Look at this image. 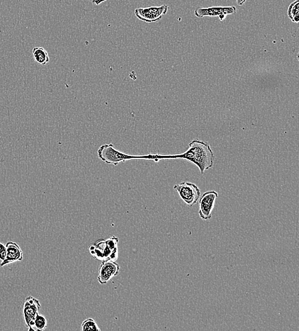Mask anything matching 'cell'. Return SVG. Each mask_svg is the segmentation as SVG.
Returning <instances> with one entry per match:
<instances>
[{"label": "cell", "mask_w": 299, "mask_h": 331, "mask_svg": "<svg viewBox=\"0 0 299 331\" xmlns=\"http://www.w3.org/2000/svg\"><path fill=\"white\" fill-rule=\"evenodd\" d=\"M47 326H48V321L46 318L43 315L37 313L33 320L32 331H44L46 330Z\"/></svg>", "instance_id": "13"}, {"label": "cell", "mask_w": 299, "mask_h": 331, "mask_svg": "<svg viewBox=\"0 0 299 331\" xmlns=\"http://www.w3.org/2000/svg\"><path fill=\"white\" fill-rule=\"evenodd\" d=\"M32 54L35 61L41 65H46L50 61L48 51L42 47L33 48Z\"/></svg>", "instance_id": "11"}, {"label": "cell", "mask_w": 299, "mask_h": 331, "mask_svg": "<svg viewBox=\"0 0 299 331\" xmlns=\"http://www.w3.org/2000/svg\"><path fill=\"white\" fill-rule=\"evenodd\" d=\"M40 308L41 304L39 300L31 295L26 297L23 306V316L28 331H32L33 320L39 313Z\"/></svg>", "instance_id": "9"}, {"label": "cell", "mask_w": 299, "mask_h": 331, "mask_svg": "<svg viewBox=\"0 0 299 331\" xmlns=\"http://www.w3.org/2000/svg\"><path fill=\"white\" fill-rule=\"evenodd\" d=\"M6 246L0 242V260L3 261L6 256Z\"/></svg>", "instance_id": "15"}, {"label": "cell", "mask_w": 299, "mask_h": 331, "mask_svg": "<svg viewBox=\"0 0 299 331\" xmlns=\"http://www.w3.org/2000/svg\"><path fill=\"white\" fill-rule=\"evenodd\" d=\"M107 1V0H92V3L95 4V5H99L100 4Z\"/></svg>", "instance_id": "16"}, {"label": "cell", "mask_w": 299, "mask_h": 331, "mask_svg": "<svg viewBox=\"0 0 299 331\" xmlns=\"http://www.w3.org/2000/svg\"><path fill=\"white\" fill-rule=\"evenodd\" d=\"M288 16L293 23L299 22V0L292 2L288 8Z\"/></svg>", "instance_id": "12"}, {"label": "cell", "mask_w": 299, "mask_h": 331, "mask_svg": "<svg viewBox=\"0 0 299 331\" xmlns=\"http://www.w3.org/2000/svg\"><path fill=\"white\" fill-rule=\"evenodd\" d=\"M158 161L168 159H184L195 164L201 174L213 167L214 155L211 146L206 142L194 140L189 143L186 152L176 155H158Z\"/></svg>", "instance_id": "1"}, {"label": "cell", "mask_w": 299, "mask_h": 331, "mask_svg": "<svg viewBox=\"0 0 299 331\" xmlns=\"http://www.w3.org/2000/svg\"><path fill=\"white\" fill-rule=\"evenodd\" d=\"M81 330L82 331H101V330H100L99 328V327H98L97 322H95V320L92 319H88L85 320V321L82 322L81 325Z\"/></svg>", "instance_id": "14"}, {"label": "cell", "mask_w": 299, "mask_h": 331, "mask_svg": "<svg viewBox=\"0 0 299 331\" xmlns=\"http://www.w3.org/2000/svg\"><path fill=\"white\" fill-rule=\"evenodd\" d=\"M174 189L177 191L180 198L189 207L197 203L201 195L200 189L191 182H184L176 184Z\"/></svg>", "instance_id": "4"}, {"label": "cell", "mask_w": 299, "mask_h": 331, "mask_svg": "<svg viewBox=\"0 0 299 331\" xmlns=\"http://www.w3.org/2000/svg\"><path fill=\"white\" fill-rule=\"evenodd\" d=\"M218 197L217 192L214 190H210L205 192L200 195L199 199V210L198 214L203 221H207L212 218L213 212L215 205L216 199Z\"/></svg>", "instance_id": "7"}, {"label": "cell", "mask_w": 299, "mask_h": 331, "mask_svg": "<svg viewBox=\"0 0 299 331\" xmlns=\"http://www.w3.org/2000/svg\"><path fill=\"white\" fill-rule=\"evenodd\" d=\"M169 10V5H163L158 6H149L136 8L134 11L136 17L147 23H155L162 19V17L167 14Z\"/></svg>", "instance_id": "5"}, {"label": "cell", "mask_w": 299, "mask_h": 331, "mask_svg": "<svg viewBox=\"0 0 299 331\" xmlns=\"http://www.w3.org/2000/svg\"><path fill=\"white\" fill-rule=\"evenodd\" d=\"M118 242L119 239L116 236H112L104 240L97 241L95 244L89 247L91 255L100 261H116L118 258Z\"/></svg>", "instance_id": "3"}, {"label": "cell", "mask_w": 299, "mask_h": 331, "mask_svg": "<svg viewBox=\"0 0 299 331\" xmlns=\"http://www.w3.org/2000/svg\"><path fill=\"white\" fill-rule=\"evenodd\" d=\"M120 266L115 261H102L98 275V281L101 285H104L111 281L114 277L118 276L120 273Z\"/></svg>", "instance_id": "8"}, {"label": "cell", "mask_w": 299, "mask_h": 331, "mask_svg": "<svg viewBox=\"0 0 299 331\" xmlns=\"http://www.w3.org/2000/svg\"><path fill=\"white\" fill-rule=\"evenodd\" d=\"M98 156L105 163L117 166L120 163H125L132 159H144L153 161L154 154L133 155L125 154L116 150L113 144H104L97 151Z\"/></svg>", "instance_id": "2"}, {"label": "cell", "mask_w": 299, "mask_h": 331, "mask_svg": "<svg viewBox=\"0 0 299 331\" xmlns=\"http://www.w3.org/2000/svg\"><path fill=\"white\" fill-rule=\"evenodd\" d=\"M5 246L6 249L5 258L0 263V266L3 267L9 264L21 261L23 259V252L17 243L9 241Z\"/></svg>", "instance_id": "10"}, {"label": "cell", "mask_w": 299, "mask_h": 331, "mask_svg": "<svg viewBox=\"0 0 299 331\" xmlns=\"http://www.w3.org/2000/svg\"><path fill=\"white\" fill-rule=\"evenodd\" d=\"M247 0H236L237 4H238L239 6H242L244 5L245 2Z\"/></svg>", "instance_id": "17"}, {"label": "cell", "mask_w": 299, "mask_h": 331, "mask_svg": "<svg viewBox=\"0 0 299 331\" xmlns=\"http://www.w3.org/2000/svg\"><path fill=\"white\" fill-rule=\"evenodd\" d=\"M237 12L236 6H211V7H199L196 8L194 14L198 18L204 17H218L223 21L227 15L235 14Z\"/></svg>", "instance_id": "6"}]
</instances>
